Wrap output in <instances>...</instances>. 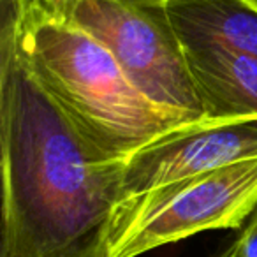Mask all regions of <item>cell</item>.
<instances>
[{
    "mask_svg": "<svg viewBox=\"0 0 257 257\" xmlns=\"http://www.w3.org/2000/svg\"><path fill=\"white\" fill-rule=\"evenodd\" d=\"M0 257H107L123 161L79 138L0 29Z\"/></svg>",
    "mask_w": 257,
    "mask_h": 257,
    "instance_id": "cell-1",
    "label": "cell"
},
{
    "mask_svg": "<svg viewBox=\"0 0 257 257\" xmlns=\"http://www.w3.org/2000/svg\"><path fill=\"white\" fill-rule=\"evenodd\" d=\"M2 29L83 141L106 161H123L171 128L185 125L148 100L88 34L34 6L2 2Z\"/></svg>",
    "mask_w": 257,
    "mask_h": 257,
    "instance_id": "cell-2",
    "label": "cell"
},
{
    "mask_svg": "<svg viewBox=\"0 0 257 257\" xmlns=\"http://www.w3.org/2000/svg\"><path fill=\"white\" fill-rule=\"evenodd\" d=\"M29 4L102 44L128 81L162 111L183 123L204 120L168 2L30 0Z\"/></svg>",
    "mask_w": 257,
    "mask_h": 257,
    "instance_id": "cell-3",
    "label": "cell"
},
{
    "mask_svg": "<svg viewBox=\"0 0 257 257\" xmlns=\"http://www.w3.org/2000/svg\"><path fill=\"white\" fill-rule=\"evenodd\" d=\"M255 208L257 157L164 183L116 204L107 257H140L203 231H238Z\"/></svg>",
    "mask_w": 257,
    "mask_h": 257,
    "instance_id": "cell-4",
    "label": "cell"
},
{
    "mask_svg": "<svg viewBox=\"0 0 257 257\" xmlns=\"http://www.w3.org/2000/svg\"><path fill=\"white\" fill-rule=\"evenodd\" d=\"M257 157V120L180 125L123 159V197Z\"/></svg>",
    "mask_w": 257,
    "mask_h": 257,
    "instance_id": "cell-5",
    "label": "cell"
},
{
    "mask_svg": "<svg viewBox=\"0 0 257 257\" xmlns=\"http://www.w3.org/2000/svg\"><path fill=\"white\" fill-rule=\"evenodd\" d=\"M204 120H257V58L220 46H183Z\"/></svg>",
    "mask_w": 257,
    "mask_h": 257,
    "instance_id": "cell-6",
    "label": "cell"
},
{
    "mask_svg": "<svg viewBox=\"0 0 257 257\" xmlns=\"http://www.w3.org/2000/svg\"><path fill=\"white\" fill-rule=\"evenodd\" d=\"M182 46H220L257 58V8L248 0H169Z\"/></svg>",
    "mask_w": 257,
    "mask_h": 257,
    "instance_id": "cell-7",
    "label": "cell"
},
{
    "mask_svg": "<svg viewBox=\"0 0 257 257\" xmlns=\"http://www.w3.org/2000/svg\"><path fill=\"white\" fill-rule=\"evenodd\" d=\"M211 257H257V208L234 238Z\"/></svg>",
    "mask_w": 257,
    "mask_h": 257,
    "instance_id": "cell-8",
    "label": "cell"
},
{
    "mask_svg": "<svg viewBox=\"0 0 257 257\" xmlns=\"http://www.w3.org/2000/svg\"><path fill=\"white\" fill-rule=\"evenodd\" d=\"M248 2H250V4H253V6L257 8V0H248Z\"/></svg>",
    "mask_w": 257,
    "mask_h": 257,
    "instance_id": "cell-9",
    "label": "cell"
},
{
    "mask_svg": "<svg viewBox=\"0 0 257 257\" xmlns=\"http://www.w3.org/2000/svg\"><path fill=\"white\" fill-rule=\"evenodd\" d=\"M157 2H169V0H157Z\"/></svg>",
    "mask_w": 257,
    "mask_h": 257,
    "instance_id": "cell-10",
    "label": "cell"
}]
</instances>
